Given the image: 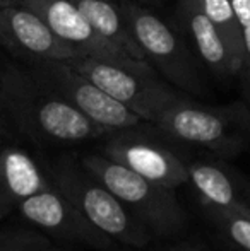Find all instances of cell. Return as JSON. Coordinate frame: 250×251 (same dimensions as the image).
Instances as JSON below:
<instances>
[{
    "mask_svg": "<svg viewBox=\"0 0 250 251\" xmlns=\"http://www.w3.org/2000/svg\"><path fill=\"white\" fill-rule=\"evenodd\" d=\"M0 115L38 144L69 146L110 135L29 67L7 65L0 70Z\"/></svg>",
    "mask_w": 250,
    "mask_h": 251,
    "instance_id": "1",
    "label": "cell"
},
{
    "mask_svg": "<svg viewBox=\"0 0 250 251\" xmlns=\"http://www.w3.org/2000/svg\"><path fill=\"white\" fill-rule=\"evenodd\" d=\"M151 125L175 142L202 147L223 159L250 146V111L244 101L207 106L180 94Z\"/></svg>",
    "mask_w": 250,
    "mask_h": 251,
    "instance_id": "2",
    "label": "cell"
},
{
    "mask_svg": "<svg viewBox=\"0 0 250 251\" xmlns=\"http://www.w3.org/2000/svg\"><path fill=\"white\" fill-rule=\"evenodd\" d=\"M48 173L58 192L111 241L134 248H142L151 241L153 234L149 229L137 221L79 159L70 155L55 159L48 166Z\"/></svg>",
    "mask_w": 250,
    "mask_h": 251,
    "instance_id": "3",
    "label": "cell"
},
{
    "mask_svg": "<svg viewBox=\"0 0 250 251\" xmlns=\"http://www.w3.org/2000/svg\"><path fill=\"white\" fill-rule=\"evenodd\" d=\"M79 161L149 229L151 234L175 238L185 231L187 214L175 188L149 181L105 154H86Z\"/></svg>",
    "mask_w": 250,
    "mask_h": 251,
    "instance_id": "4",
    "label": "cell"
},
{
    "mask_svg": "<svg viewBox=\"0 0 250 251\" xmlns=\"http://www.w3.org/2000/svg\"><path fill=\"white\" fill-rule=\"evenodd\" d=\"M67 63L125 104L142 122L153 123L165 106L180 96L178 91L158 79L147 63L118 62L89 55L74 56Z\"/></svg>",
    "mask_w": 250,
    "mask_h": 251,
    "instance_id": "5",
    "label": "cell"
},
{
    "mask_svg": "<svg viewBox=\"0 0 250 251\" xmlns=\"http://www.w3.org/2000/svg\"><path fill=\"white\" fill-rule=\"evenodd\" d=\"M127 21L147 62L184 93L199 94L202 82L197 65L178 33L153 10L134 0H120Z\"/></svg>",
    "mask_w": 250,
    "mask_h": 251,
    "instance_id": "6",
    "label": "cell"
},
{
    "mask_svg": "<svg viewBox=\"0 0 250 251\" xmlns=\"http://www.w3.org/2000/svg\"><path fill=\"white\" fill-rule=\"evenodd\" d=\"M28 67L58 94H62L74 108L110 133L142 123V120L125 104L105 93L100 86L63 60H47Z\"/></svg>",
    "mask_w": 250,
    "mask_h": 251,
    "instance_id": "7",
    "label": "cell"
},
{
    "mask_svg": "<svg viewBox=\"0 0 250 251\" xmlns=\"http://www.w3.org/2000/svg\"><path fill=\"white\" fill-rule=\"evenodd\" d=\"M101 154L167 188L189 183L187 162L163 140L142 132L140 125L111 132Z\"/></svg>",
    "mask_w": 250,
    "mask_h": 251,
    "instance_id": "8",
    "label": "cell"
},
{
    "mask_svg": "<svg viewBox=\"0 0 250 251\" xmlns=\"http://www.w3.org/2000/svg\"><path fill=\"white\" fill-rule=\"evenodd\" d=\"M0 47L28 65L79 56L36 12L16 0L0 7Z\"/></svg>",
    "mask_w": 250,
    "mask_h": 251,
    "instance_id": "9",
    "label": "cell"
},
{
    "mask_svg": "<svg viewBox=\"0 0 250 251\" xmlns=\"http://www.w3.org/2000/svg\"><path fill=\"white\" fill-rule=\"evenodd\" d=\"M17 212L28 224L67 243H81L100 250L110 248L113 243L107 234L94 227L55 185L26 199Z\"/></svg>",
    "mask_w": 250,
    "mask_h": 251,
    "instance_id": "10",
    "label": "cell"
},
{
    "mask_svg": "<svg viewBox=\"0 0 250 251\" xmlns=\"http://www.w3.org/2000/svg\"><path fill=\"white\" fill-rule=\"evenodd\" d=\"M16 2H21L36 12L63 43L72 47L79 55L101 56L118 62H137L120 48L108 43L103 36H100L72 0H16Z\"/></svg>",
    "mask_w": 250,
    "mask_h": 251,
    "instance_id": "11",
    "label": "cell"
},
{
    "mask_svg": "<svg viewBox=\"0 0 250 251\" xmlns=\"http://www.w3.org/2000/svg\"><path fill=\"white\" fill-rule=\"evenodd\" d=\"M189 183L200 205L250 219V179L223 157H202L187 162Z\"/></svg>",
    "mask_w": 250,
    "mask_h": 251,
    "instance_id": "12",
    "label": "cell"
},
{
    "mask_svg": "<svg viewBox=\"0 0 250 251\" xmlns=\"http://www.w3.org/2000/svg\"><path fill=\"white\" fill-rule=\"evenodd\" d=\"M54 186L48 169L21 147H0V222L26 199Z\"/></svg>",
    "mask_w": 250,
    "mask_h": 251,
    "instance_id": "13",
    "label": "cell"
},
{
    "mask_svg": "<svg viewBox=\"0 0 250 251\" xmlns=\"http://www.w3.org/2000/svg\"><path fill=\"white\" fill-rule=\"evenodd\" d=\"M178 14L185 26V31L192 38V43L200 60L209 67L218 77L237 75L240 65L235 62L221 34L204 14L197 0H178Z\"/></svg>",
    "mask_w": 250,
    "mask_h": 251,
    "instance_id": "14",
    "label": "cell"
},
{
    "mask_svg": "<svg viewBox=\"0 0 250 251\" xmlns=\"http://www.w3.org/2000/svg\"><path fill=\"white\" fill-rule=\"evenodd\" d=\"M72 2L79 7L91 26L98 31V34L103 36L108 43L120 48L137 62L149 63L130 29L120 2L117 0H72Z\"/></svg>",
    "mask_w": 250,
    "mask_h": 251,
    "instance_id": "15",
    "label": "cell"
},
{
    "mask_svg": "<svg viewBox=\"0 0 250 251\" xmlns=\"http://www.w3.org/2000/svg\"><path fill=\"white\" fill-rule=\"evenodd\" d=\"M200 9L204 10L218 33L221 34L223 41L226 43L228 50L235 62L242 67L245 60V48H244V38H242V27L238 23L237 12L231 0H197Z\"/></svg>",
    "mask_w": 250,
    "mask_h": 251,
    "instance_id": "16",
    "label": "cell"
},
{
    "mask_svg": "<svg viewBox=\"0 0 250 251\" xmlns=\"http://www.w3.org/2000/svg\"><path fill=\"white\" fill-rule=\"evenodd\" d=\"M204 215L224 246L233 251H250V219L202 205Z\"/></svg>",
    "mask_w": 250,
    "mask_h": 251,
    "instance_id": "17",
    "label": "cell"
},
{
    "mask_svg": "<svg viewBox=\"0 0 250 251\" xmlns=\"http://www.w3.org/2000/svg\"><path fill=\"white\" fill-rule=\"evenodd\" d=\"M0 251H67L34 229L0 231Z\"/></svg>",
    "mask_w": 250,
    "mask_h": 251,
    "instance_id": "18",
    "label": "cell"
},
{
    "mask_svg": "<svg viewBox=\"0 0 250 251\" xmlns=\"http://www.w3.org/2000/svg\"><path fill=\"white\" fill-rule=\"evenodd\" d=\"M237 12L238 23L242 27V38H244L245 56L250 58V0H231Z\"/></svg>",
    "mask_w": 250,
    "mask_h": 251,
    "instance_id": "19",
    "label": "cell"
},
{
    "mask_svg": "<svg viewBox=\"0 0 250 251\" xmlns=\"http://www.w3.org/2000/svg\"><path fill=\"white\" fill-rule=\"evenodd\" d=\"M238 77H240V86H242V98H244L245 106H247V109L250 111V58L249 56H245L244 63H242L240 70H238L237 74Z\"/></svg>",
    "mask_w": 250,
    "mask_h": 251,
    "instance_id": "20",
    "label": "cell"
},
{
    "mask_svg": "<svg viewBox=\"0 0 250 251\" xmlns=\"http://www.w3.org/2000/svg\"><path fill=\"white\" fill-rule=\"evenodd\" d=\"M165 251H206V250L195 248V246H192V245H175V246H171V248H167Z\"/></svg>",
    "mask_w": 250,
    "mask_h": 251,
    "instance_id": "21",
    "label": "cell"
},
{
    "mask_svg": "<svg viewBox=\"0 0 250 251\" xmlns=\"http://www.w3.org/2000/svg\"><path fill=\"white\" fill-rule=\"evenodd\" d=\"M2 140H3V116L0 115V147H2Z\"/></svg>",
    "mask_w": 250,
    "mask_h": 251,
    "instance_id": "22",
    "label": "cell"
},
{
    "mask_svg": "<svg viewBox=\"0 0 250 251\" xmlns=\"http://www.w3.org/2000/svg\"><path fill=\"white\" fill-rule=\"evenodd\" d=\"M9 2H14V0H0V7L5 5V3H9Z\"/></svg>",
    "mask_w": 250,
    "mask_h": 251,
    "instance_id": "23",
    "label": "cell"
},
{
    "mask_svg": "<svg viewBox=\"0 0 250 251\" xmlns=\"http://www.w3.org/2000/svg\"><path fill=\"white\" fill-rule=\"evenodd\" d=\"M0 70H2V69H0Z\"/></svg>",
    "mask_w": 250,
    "mask_h": 251,
    "instance_id": "24",
    "label": "cell"
}]
</instances>
